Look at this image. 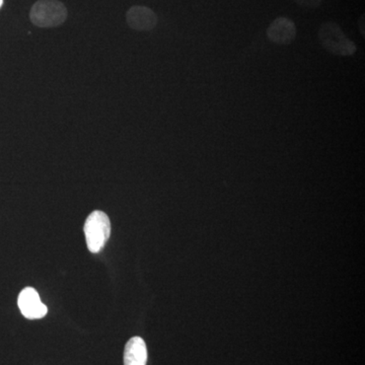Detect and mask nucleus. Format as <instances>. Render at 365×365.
<instances>
[{
    "instance_id": "nucleus-6",
    "label": "nucleus",
    "mask_w": 365,
    "mask_h": 365,
    "mask_svg": "<svg viewBox=\"0 0 365 365\" xmlns=\"http://www.w3.org/2000/svg\"><path fill=\"white\" fill-rule=\"evenodd\" d=\"M269 40L280 45H288L297 37V26L294 21L280 16L272 21L267 30Z\"/></svg>"
},
{
    "instance_id": "nucleus-1",
    "label": "nucleus",
    "mask_w": 365,
    "mask_h": 365,
    "mask_svg": "<svg viewBox=\"0 0 365 365\" xmlns=\"http://www.w3.org/2000/svg\"><path fill=\"white\" fill-rule=\"evenodd\" d=\"M83 230L88 251L93 254L100 253L111 235L109 216L103 211H93L86 218Z\"/></svg>"
},
{
    "instance_id": "nucleus-2",
    "label": "nucleus",
    "mask_w": 365,
    "mask_h": 365,
    "mask_svg": "<svg viewBox=\"0 0 365 365\" xmlns=\"http://www.w3.org/2000/svg\"><path fill=\"white\" fill-rule=\"evenodd\" d=\"M68 11L59 0H38L30 11V20L39 28H56L66 21Z\"/></svg>"
},
{
    "instance_id": "nucleus-7",
    "label": "nucleus",
    "mask_w": 365,
    "mask_h": 365,
    "mask_svg": "<svg viewBox=\"0 0 365 365\" xmlns=\"http://www.w3.org/2000/svg\"><path fill=\"white\" fill-rule=\"evenodd\" d=\"M148 348L143 338L133 337L127 342L124 350V365H146Z\"/></svg>"
},
{
    "instance_id": "nucleus-3",
    "label": "nucleus",
    "mask_w": 365,
    "mask_h": 365,
    "mask_svg": "<svg viewBox=\"0 0 365 365\" xmlns=\"http://www.w3.org/2000/svg\"><path fill=\"white\" fill-rule=\"evenodd\" d=\"M319 39L327 51L338 56H351L356 52V45L346 37L340 26L334 21H326L321 26Z\"/></svg>"
},
{
    "instance_id": "nucleus-9",
    "label": "nucleus",
    "mask_w": 365,
    "mask_h": 365,
    "mask_svg": "<svg viewBox=\"0 0 365 365\" xmlns=\"http://www.w3.org/2000/svg\"><path fill=\"white\" fill-rule=\"evenodd\" d=\"M2 4H4V0H0V7L2 6Z\"/></svg>"
},
{
    "instance_id": "nucleus-8",
    "label": "nucleus",
    "mask_w": 365,
    "mask_h": 365,
    "mask_svg": "<svg viewBox=\"0 0 365 365\" xmlns=\"http://www.w3.org/2000/svg\"><path fill=\"white\" fill-rule=\"evenodd\" d=\"M299 6L306 9H318L323 0H294Z\"/></svg>"
},
{
    "instance_id": "nucleus-5",
    "label": "nucleus",
    "mask_w": 365,
    "mask_h": 365,
    "mask_svg": "<svg viewBox=\"0 0 365 365\" xmlns=\"http://www.w3.org/2000/svg\"><path fill=\"white\" fill-rule=\"evenodd\" d=\"M126 21L132 30L148 32L158 25V16L148 6H133L126 13Z\"/></svg>"
},
{
    "instance_id": "nucleus-4",
    "label": "nucleus",
    "mask_w": 365,
    "mask_h": 365,
    "mask_svg": "<svg viewBox=\"0 0 365 365\" xmlns=\"http://www.w3.org/2000/svg\"><path fill=\"white\" fill-rule=\"evenodd\" d=\"M18 304L21 313L28 319H42L48 313L47 307L41 302L39 294L33 287H26L21 290Z\"/></svg>"
}]
</instances>
